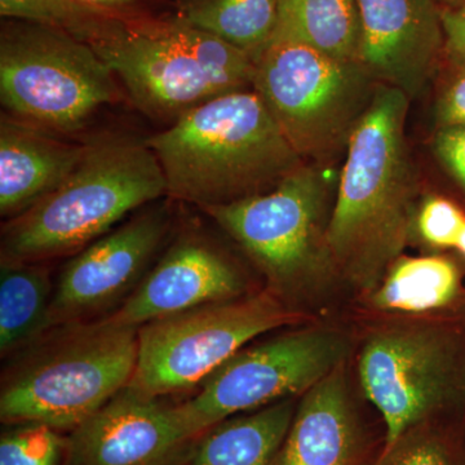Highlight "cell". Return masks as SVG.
<instances>
[{
  "instance_id": "cell-1",
  "label": "cell",
  "mask_w": 465,
  "mask_h": 465,
  "mask_svg": "<svg viewBox=\"0 0 465 465\" xmlns=\"http://www.w3.org/2000/svg\"><path fill=\"white\" fill-rule=\"evenodd\" d=\"M410 99L379 84L349 140L327 226L333 269L374 290L400 259L414 224L415 174L406 143Z\"/></svg>"
},
{
  "instance_id": "cell-2",
  "label": "cell",
  "mask_w": 465,
  "mask_h": 465,
  "mask_svg": "<svg viewBox=\"0 0 465 465\" xmlns=\"http://www.w3.org/2000/svg\"><path fill=\"white\" fill-rule=\"evenodd\" d=\"M145 143L167 195L201 210L272 191L305 163L253 88L202 104Z\"/></svg>"
},
{
  "instance_id": "cell-3",
  "label": "cell",
  "mask_w": 465,
  "mask_h": 465,
  "mask_svg": "<svg viewBox=\"0 0 465 465\" xmlns=\"http://www.w3.org/2000/svg\"><path fill=\"white\" fill-rule=\"evenodd\" d=\"M162 195H167L166 177L145 142L110 137L88 143L65 182L8 220L2 258L36 262L79 252Z\"/></svg>"
},
{
  "instance_id": "cell-4",
  "label": "cell",
  "mask_w": 465,
  "mask_h": 465,
  "mask_svg": "<svg viewBox=\"0 0 465 465\" xmlns=\"http://www.w3.org/2000/svg\"><path fill=\"white\" fill-rule=\"evenodd\" d=\"M92 50L110 67L137 109L174 122L207 101L251 90L255 61L185 21L119 18Z\"/></svg>"
},
{
  "instance_id": "cell-5",
  "label": "cell",
  "mask_w": 465,
  "mask_h": 465,
  "mask_svg": "<svg viewBox=\"0 0 465 465\" xmlns=\"http://www.w3.org/2000/svg\"><path fill=\"white\" fill-rule=\"evenodd\" d=\"M5 374L0 419L74 430L133 381L139 327L103 320L66 324Z\"/></svg>"
},
{
  "instance_id": "cell-6",
  "label": "cell",
  "mask_w": 465,
  "mask_h": 465,
  "mask_svg": "<svg viewBox=\"0 0 465 465\" xmlns=\"http://www.w3.org/2000/svg\"><path fill=\"white\" fill-rule=\"evenodd\" d=\"M378 85L357 61L272 41L255 61L252 88L302 161L317 164L348 148Z\"/></svg>"
},
{
  "instance_id": "cell-7",
  "label": "cell",
  "mask_w": 465,
  "mask_h": 465,
  "mask_svg": "<svg viewBox=\"0 0 465 465\" xmlns=\"http://www.w3.org/2000/svg\"><path fill=\"white\" fill-rule=\"evenodd\" d=\"M90 45L63 30L16 21L0 34V101L7 114L54 134L81 131L124 99Z\"/></svg>"
},
{
  "instance_id": "cell-8",
  "label": "cell",
  "mask_w": 465,
  "mask_h": 465,
  "mask_svg": "<svg viewBox=\"0 0 465 465\" xmlns=\"http://www.w3.org/2000/svg\"><path fill=\"white\" fill-rule=\"evenodd\" d=\"M330 194L304 163L272 191L203 208L259 266L275 293H295L333 269L327 247Z\"/></svg>"
},
{
  "instance_id": "cell-9",
  "label": "cell",
  "mask_w": 465,
  "mask_h": 465,
  "mask_svg": "<svg viewBox=\"0 0 465 465\" xmlns=\"http://www.w3.org/2000/svg\"><path fill=\"white\" fill-rule=\"evenodd\" d=\"M273 291L241 296L139 327L130 387L152 397L201 385L262 333L299 322Z\"/></svg>"
},
{
  "instance_id": "cell-10",
  "label": "cell",
  "mask_w": 465,
  "mask_h": 465,
  "mask_svg": "<svg viewBox=\"0 0 465 465\" xmlns=\"http://www.w3.org/2000/svg\"><path fill=\"white\" fill-rule=\"evenodd\" d=\"M361 385L381 412L384 445L440 416L465 393V353L457 333L434 323L385 327L367 338Z\"/></svg>"
},
{
  "instance_id": "cell-11",
  "label": "cell",
  "mask_w": 465,
  "mask_h": 465,
  "mask_svg": "<svg viewBox=\"0 0 465 465\" xmlns=\"http://www.w3.org/2000/svg\"><path fill=\"white\" fill-rule=\"evenodd\" d=\"M349 348L345 333L326 327L281 333L226 361L177 414L198 440L232 416L307 393L347 361Z\"/></svg>"
},
{
  "instance_id": "cell-12",
  "label": "cell",
  "mask_w": 465,
  "mask_h": 465,
  "mask_svg": "<svg viewBox=\"0 0 465 465\" xmlns=\"http://www.w3.org/2000/svg\"><path fill=\"white\" fill-rule=\"evenodd\" d=\"M166 208L145 211L75 253L52 293L51 327L97 313L139 282L170 232Z\"/></svg>"
},
{
  "instance_id": "cell-13",
  "label": "cell",
  "mask_w": 465,
  "mask_h": 465,
  "mask_svg": "<svg viewBox=\"0 0 465 465\" xmlns=\"http://www.w3.org/2000/svg\"><path fill=\"white\" fill-rule=\"evenodd\" d=\"M195 440L176 406L127 385L72 430L65 465H167Z\"/></svg>"
},
{
  "instance_id": "cell-14",
  "label": "cell",
  "mask_w": 465,
  "mask_h": 465,
  "mask_svg": "<svg viewBox=\"0 0 465 465\" xmlns=\"http://www.w3.org/2000/svg\"><path fill=\"white\" fill-rule=\"evenodd\" d=\"M360 61L379 84L415 99L443 56L440 5L434 0H357Z\"/></svg>"
},
{
  "instance_id": "cell-15",
  "label": "cell",
  "mask_w": 465,
  "mask_h": 465,
  "mask_svg": "<svg viewBox=\"0 0 465 465\" xmlns=\"http://www.w3.org/2000/svg\"><path fill=\"white\" fill-rule=\"evenodd\" d=\"M237 266L197 235L179 238L137 283L124 305L106 320L140 327L191 309L244 295Z\"/></svg>"
},
{
  "instance_id": "cell-16",
  "label": "cell",
  "mask_w": 465,
  "mask_h": 465,
  "mask_svg": "<svg viewBox=\"0 0 465 465\" xmlns=\"http://www.w3.org/2000/svg\"><path fill=\"white\" fill-rule=\"evenodd\" d=\"M345 362L304 393L273 465H371Z\"/></svg>"
},
{
  "instance_id": "cell-17",
  "label": "cell",
  "mask_w": 465,
  "mask_h": 465,
  "mask_svg": "<svg viewBox=\"0 0 465 465\" xmlns=\"http://www.w3.org/2000/svg\"><path fill=\"white\" fill-rule=\"evenodd\" d=\"M88 143L58 139L56 134L3 113L0 119V215L12 220L35 206L75 170Z\"/></svg>"
},
{
  "instance_id": "cell-18",
  "label": "cell",
  "mask_w": 465,
  "mask_h": 465,
  "mask_svg": "<svg viewBox=\"0 0 465 465\" xmlns=\"http://www.w3.org/2000/svg\"><path fill=\"white\" fill-rule=\"evenodd\" d=\"M287 399L229 418L202 434L186 465H273L296 412Z\"/></svg>"
},
{
  "instance_id": "cell-19",
  "label": "cell",
  "mask_w": 465,
  "mask_h": 465,
  "mask_svg": "<svg viewBox=\"0 0 465 465\" xmlns=\"http://www.w3.org/2000/svg\"><path fill=\"white\" fill-rule=\"evenodd\" d=\"M272 41L300 43L336 60L360 58L361 20L357 0H280Z\"/></svg>"
},
{
  "instance_id": "cell-20",
  "label": "cell",
  "mask_w": 465,
  "mask_h": 465,
  "mask_svg": "<svg viewBox=\"0 0 465 465\" xmlns=\"http://www.w3.org/2000/svg\"><path fill=\"white\" fill-rule=\"evenodd\" d=\"M52 290L36 262L2 258L0 264V351L15 353L50 329Z\"/></svg>"
},
{
  "instance_id": "cell-21",
  "label": "cell",
  "mask_w": 465,
  "mask_h": 465,
  "mask_svg": "<svg viewBox=\"0 0 465 465\" xmlns=\"http://www.w3.org/2000/svg\"><path fill=\"white\" fill-rule=\"evenodd\" d=\"M374 290L372 302L381 311L428 313L446 307L457 296L458 269L440 256L399 259Z\"/></svg>"
},
{
  "instance_id": "cell-22",
  "label": "cell",
  "mask_w": 465,
  "mask_h": 465,
  "mask_svg": "<svg viewBox=\"0 0 465 465\" xmlns=\"http://www.w3.org/2000/svg\"><path fill=\"white\" fill-rule=\"evenodd\" d=\"M278 14L280 0H197L183 20L256 61L273 39Z\"/></svg>"
},
{
  "instance_id": "cell-23",
  "label": "cell",
  "mask_w": 465,
  "mask_h": 465,
  "mask_svg": "<svg viewBox=\"0 0 465 465\" xmlns=\"http://www.w3.org/2000/svg\"><path fill=\"white\" fill-rule=\"evenodd\" d=\"M0 15L63 30L87 45L121 18L85 7L76 0H0Z\"/></svg>"
},
{
  "instance_id": "cell-24",
  "label": "cell",
  "mask_w": 465,
  "mask_h": 465,
  "mask_svg": "<svg viewBox=\"0 0 465 465\" xmlns=\"http://www.w3.org/2000/svg\"><path fill=\"white\" fill-rule=\"evenodd\" d=\"M371 465H465V450L440 420L427 421L381 449Z\"/></svg>"
},
{
  "instance_id": "cell-25",
  "label": "cell",
  "mask_w": 465,
  "mask_h": 465,
  "mask_svg": "<svg viewBox=\"0 0 465 465\" xmlns=\"http://www.w3.org/2000/svg\"><path fill=\"white\" fill-rule=\"evenodd\" d=\"M65 449V440L54 428L16 424L0 439V465H58Z\"/></svg>"
},
{
  "instance_id": "cell-26",
  "label": "cell",
  "mask_w": 465,
  "mask_h": 465,
  "mask_svg": "<svg viewBox=\"0 0 465 465\" xmlns=\"http://www.w3.org/2000/svg\"><path fill=\"white\" fill-rule=\"evenodd\" d=\"M464 225L463 211L454 202L437 195L428 197L416 216V226L421 238L440 249L457 247Z\"/></svg>"
},
{
  "instance_id": "cell-27",
  "label": "cell",
  "mask_w": 465,
  "mask_h": 465,
  "mask_svg": "<svg viewBox=\"0 0 465 465\" xmlns=\"http://www.w3.org/2000/svg\"><path fill=\"white\" fill-rule=\"evenodd\" d=\"M436 116L439 125H465V65H449L437 97Z\"/></svg>"
},
{
  "instance_id": "cell-28",
  "label": "cell",
  "mask_w": 465,
  "mask_h": 465,
  "mask_svg": "<svg viewBox=\"0 0 465 465\" xmlns=\"http://www.w3.org/2000/svg\"><path fill=\"white\" fill-rule=\"evenodd\" d=\"M434 152L465 191V125H440L434 136Z\"/></svg>"
},
{
  "instance_id": "cell-29",
  "label": "cell",
  "mask_w": 465,
  "mask_h": 465,
  "mask_svg": "<svg viewBox=\"0 0 465 465\" xmlns=\"http://www.w3.org/2000/svg\"><path fill=\"white\" fill-rule=\"evenodd\" d=\"M443 56L449 65H465V3L457 7H440Z\"/></svg>"
},
{
  "instance_id": "cell-30",
  "label": "cell",
  "mask_w": 465,
  "mask_h": 465,
  "mask_svg": "<svg viewBox=\"0 0 465 465\" xmlns=\"http://www.w3.org/2000/svg\"><path fill=\"white\" fill-rule=\"evenodd\" d=\"M76 2L110 16L121 18L140 16L136 12L139 0H76Z\"/></svg>"
},
{
  "instance_id": "cell-31",
  "label": "cell",
  "mask_w": 465,
  "mask_h": 465,
  "mask_svg": "<svg viewBox=\"0 0 465 465\" xmlns=\"http://www.w3.org/2000/svg\"><path fill=\"white\" fill-rule=\"evenodd\" d=\"M434 2L439 3L442 7H457V5H463L465 0H434Z\"/></svg>"
},
{
  "instance_id": "cell-32",
  "label": "cell",
  "mask_w": 465,
  "mask_h": 465,
  "mask_svg": "<svg viewBox=\"0 0 465 465\" xmlns=\"http://www.w3.org/2000/svg\"><path fill=\"white\" fill-rule=\"evenodd\" d=\"M455 249L460 251L461 255H463L465 258V225L463 231L460 232V235H459L457 247H455Z\"/></svg>"
}]
</instances>
